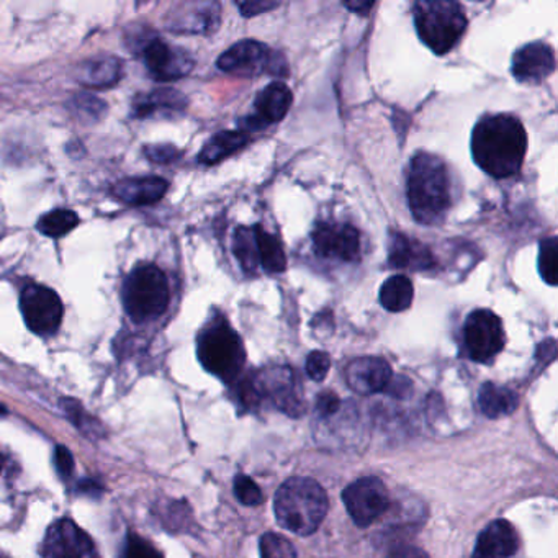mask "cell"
<instances>
[{
  "instance_id": "31",
  "label": "cell",
  "mask_w": 558,
  "mask_h": 558,
  "mask_svg": "<svg viewBox=\"0 0 558 558\" xmlns=\"http://www.w3.org/2000/svg\"><path fill=\"white\" fill-rule=\"evenodd\" d=\"M64 413H66L68 420L84 434V436L90 437V439H97V437L104 436V427L96 417L90 416L83 404L80 401L73 400V398H64L61 401Z\"/></svg>"
},
{
  "instance_id": "16",
  "label": "cell",
  "mask_w": 558,
  "mask_h": 558,
  "mask_svg": "<svg viewBox=\"0 0 558 558\" xmlns=\"http://www.w3.org/2000/svg\"><path fill=\"white\" fill-rule=\"evenodd\" d=\"M292 102L293 94L290 87L280 83V81H274L269 86L264 87L254 99L256 113L246 117L241 122V125L244 126L243 132H257V130L280 122V120L286 119Z\"/></svg>"
},
{
  "instance_id": "41",
  "label": "cell",
  "mask_w": 558,
  "mask_h": 558,
  "mask_svg": "<svg viewBox=\"0 0 558 558\" xmlns=\"http://www.w3.org/2000/svg\"><path fill=\"white\" fill-rule=\"evenodd\" d=\"M385 391L397 398H407L413 391V385H411L407 377L391 378Z\"/></svg>"
},
{
  "instance_id": "37",
  "label": "cell",
  "mask_w": 558,
  "mask_h": 558,
  "mask_svg": "<svg viewBox=\"0 0 558 558\" xmlns=\"http://www.w3.org/2000/svg\"><path fill=\"white\" fill-rule=\"evenodd\" d=\"M146 158L155 165H171L181 159L182 153L172 145H149L143 149Z\"/></svg>"
},
{
  "instance_id": "12",
  "label": "cell",
  "mask_w": 558,
  "mask_h": 558,
  "mask_svg": "<svg viewBox=\"0 0 558 558\" xmlns=\"http://www.w3.org/2000/svg\"><path fill=\"white\" fill-rule=\"evenodd\" d=\"M41 558H100L96 542L70 518L48 529L41 544Z\"/></svg>"
},
{
  "instance_id": "3",
  "label": "cell",
  "mask_w": 558,
  "mask_h": 558,
  "mask_svg": "<svg viewBox=\"0 0 558 558\" xmlns=\"http://www.w3.org/2000/svg\"><path fill=\"white\" fill-rule=\"evenodd\" d=\"M328 495L313 478L293 476L287 480L274 498V512L280 527L296 535L318 531L328 514Z\"/></svg>"
},
{
  "instance_id": "17",
  "label": "cell",
  "mask_w": 558,
  "mask_h": 558,
  "mask_svg": "<svg viewBox=\"0 0 558 558\" xmlns=\"http://www.w3.org/2000/svg\"><path fill=\"white\" fill-rule=\"evenodd\" d=\"M512 76L519 83L538 84L555 71V53L544 41L524 45L512 57Z\"/></svg>"
},
{
  "instance_id": "7",
  "label": "cell",
  "mask_w": 558,
  "mask_h": 558,
  "mask_svg": "<svg viewBox=\"0 0 558 558\" xmlns=\"http://www.w3.org/2000/svg\"><path fill=\"white\" fill-rule=\"evenodd\" d=\"M123 306L133 323L155 322L165 315L171 300L168 277L156 266H142L126 277Z\"/></svg>"
},
{
  "instance_id": "44",
  "label": "cell",
  "mask_w": 558,
  "mask_h": 558,
  "mask_svg": "<svg viewBox=\"0 0 558 558\" xmlns=\"http://www.w3.org/2000/svg\"><path fill=\"white\" fill-rule=\"evenodd\" d=\"M77 489H80V493H83V495L89 496H99L102 495L104 492L102 486H100L96 480H83L80 486H77Z\"/></svg>"
},
{
  "instance_id": "15",
  "label": "cell",
  "mask_w": 558,
  "mask_h": 558,
  "mask_svg": "<svg viewBox=\"0 0 558 558\" xmlns=\"http://www.w3.org/2000/svg\"><path fill=\"white\" fill-rule=\"evenodd\" d=\"M165 22L172 34H214L220 27L221 5L218 2H181L168 12Z\"/></svg>"
},
{
  "instance_id": "34",
  "label": "cell",
  "mask_w": 558,
  "mask_h": 558,
  "mask_svg": "<svg viewBox=\"0 0 558 558\" xmlns=\"http://www.w3.org/2000/svg\"><path fill=\"white\" fill-rule=\"evenodd\" d=\"M234 496L238 501L244 506H257L263 502L264 496L259 486L253 482V478L246 475H238L234 478Z\"/></svg>"
},
{
  "instance_id": "1",
  "label": "cell",
  "mask_w": 558,
  "mask_h": 558,
  "mask_svg": "<svg viewBox=\"0 0 558 558\" xmlns=\"http://www.w3.org/2000/svg\"><path fill=\"white\" fill-rule=\"evenodd\" d=\"M527 153V133L521 120L509 113L485 116L472 132V156L482 171L495 179L521 171Z\"/></svg>"
},
{
  "instance_id": "21",
  "label": "cell",
  "mask_w": 558,
  "mask_h": 558,
  "mask_svg": "<svg viewBox=\"0 0 558 558\" xmlns=\"http://www.w3.org/2000/svg\"><path fill=\"white\" fill-rule=\"evenodd\" d=\"M168 189L169 182L166 179L146 175V178H130L117 182L112 187V194L123 204L145 207L161 201Z\"/></svg>"
},
{
  "instance_id": "33",
  "label": "cell",
  "mask_w": 558,
  "mask_h": 558,
  "mask_svg": "<svg viewBox=\"0 0 558 558\" xmlns=\"http://www.w3.org/2000/svg\"><path fill=\"white\" fill-rule=\"evenodd\" d=\"M260 558H296L292 542L276 532H266L259 541Z\"/></svg>"
},
{
  "instance_id": "23",
  "label": "cell",
  "mask_w": 558,
  "mask_h": 558,
  "mask_svg": "<svg viewBox=\"0 0 558 558\" xmlns=\"http://www.w3.org/2000/svg\"><path fill=\"white\" fill-rule=\"evenodd\" d=\"M123 76L122 60L116 57L90 58L77 66L76 81L86 89H109Z\"/></svg>"
},
{
  "instance_id": "4",
  "label": "cell",
  "mask_w": 558,
  "mask_h": 558,
  "mask_svg": "<svg viewBox=\"0 0 558 558\" xmlns=\"http://www.w3.org/2000/svg\"><path fill=\"white\" fill-rule=\"evenodd\" d=\"M197 355L205 371L227 384L240 377L246 362L243 341L223 315H215L202 329Z\"/></svg>"
},
{
  "instance_id": "20",
  "label": "cell",
  "mask_w": 558,
  "mask_h": 558,
  "mask_svg": "<svg viewBox=\"0 0 558 558\" xmlns=\"http://www.w3.org/2000/svg\"><path fill=\"white\" fill-rule=\"evenodd\" d=\"M388 263L393 269L429 270L436 266L429 247L397 231L390 234Z\"/></svg>"
},
{
  "instance_id": "26",
  "label": "cell",
  "mask_w": 558,
  "mask_h": 558,
  "mask_svg": "<svg viewBox=\"0 0 558 558\" xmlns=\"http://www.w3.org/2000/svg\"><path fill=\"white\" fill-rule=\"evenodd\" d=\"M253 230L254 236H256L259 266L263 267L267 274L283 272L287 267V257L279 238L267 233L260 225H254Z\"/></svg>"
},
{
  "instance_id": "35",
  "label": "cell",
  "mask_w": 558,
  "mask_h": 558,
  "mask_svg": "<svg viewBox=\"0 0 558 558\" xmlns=\"http://www.w3.org/2000/svg\"><path fill=\"white\" fill-rule=\"evenodd\" d=\"M122 558H162V554L151 542L140 535L130 534L123 547Z\"/></svg>"
},
{
  "instance_id": "11",
  "label": "cell",
  "mask_w": 558,
  "mask_h": 558,
  "mask_svg": "<svg viewBox=\"0 0 558 558\" xmlns=\"http://www.w3.org/2000/svg\"><path fill=\"white\" fill-rule=\"evenodd\" d=\"M342 501L354 524L359 527H368L387 511L390 496L380 478L365 476L355 480L342 492Z\"/></svg>"
},
{
  "instance_id": "22",
  "label": "cell",
  "mask_w": 558,
  "mask_h": 558,
  "mask_svg": "<svg viewBox=\"0 0 558 558\" xmlns=\"http://www.w3.org/2000/svg\"><path fill=\"white\" fill-rule=\"evenodd\" d=\"M187 109V97L174 89H156L140 94L132 104V116L138 120L174 117Z\"/></svg>"
},
{
  "instance_id": "8",
  "label": "cell",
  "mask_w": 558,
  "mask_h": 558,
  "mask_svg": "<svg viewBox=\"0 0 558 558\" xmlns=\"http://www.w3.org/2000/svg\"><path fill=\"white\" fill-rule=\"evenodd\" d=\"M217 66L223 73L240 77L260 74L286 77L289 74L286 57L256 40L238 41L218 58Z\"/></svg>"
},
{
  "instance_id": "9",
  "label": "cell",
  "mask_w": 558,
  "mask_h": 558,
  "mask_svg": "<svg viewBox=\"0 0 558 558\" xmlns=\"http://www.w3.org/2000/svg\"><path fill=\"white\" fill-rule=\"evenodd\" d=\"M506 344L501 318L492 310L480 308L466 316L463 345L470 361L489 364Z\"/></svg>"
},
{
  "instance_id": "32",
  "label": "cell",
  "mask_w": 558,
  "mask_h": 558,
  "mask_svg": "<svg viewBox=\"0 0 558 558\" xmlns=\"http://www.w3.org/2000/svg\"><path fill=\"white\" fill-rule=\"evenodd\" d=\"M558 240L557 236L545 238L538 247V272L550 287L558 283Z\"/></svg>"
},
{
  "instance_id": "30",
  "label": "cell",
  "mask_w": 558,
  "mask_h": 558,
  "mask_svg": "<svg viewBox=\"0 0 558 558\" xmlns=\"http://www.w3.org/2000/svg\"><path fill=\"white\" fill-rule=\"evenodd\" d=\"M68 109L84 125H93L106 116L107 104L93 94H77L68 102Z\"/></svg>"
},
{
  "instance_id": "38",
  "label": "cell",
  "mask_w": 558,
  "mask_h": 558,
  "mask_svg": "<svg viewBox=\"0 0 558 558\" xmlns=\"http://www.w3.org/2000/svg\"><path fill=\"white\" fill-rule=\"evenodd\" d=\"M342 404H344V401L338 395L332 393V391H325V393L318 395V400H316V417L318 420H326V417L338 413Z\"/></svg>"
},
{
  "instance_id": "27",
  "label": "cell",
  "mask_w": 558,
  "mask_h": 558,
  "mask_svg": "<svg viewBox=\"0 0 558 558\" xmlns=\"http://www.w3.org/2000/svg\"><path fill=\"white\" fill-rule=\"evenodd\" d=\"M414 299V287L410 277L391 276L380 289V303L387 312L400 313L410 308Z\"/></svg>"
},
{
  "instance_id": "5",
  "label": "cell",
  "mask_w": 558,
  "mask_h": 558,
  "mask_svg": "<svg viewBox=\"0 0 558 558\" xmlns=\"http://www.w3.org/2000/svg\"><path fill=\"white\" fill-rule=\"evenodd\" d=\"M417 37L433 53H449L462 35L466 21L462 5L456 0H420L413 5Z\"/></svg>"
},
{
  "instance_id": "46",
  "label": "cell",
  "mask_w": 558,
  "mask_h": 558,
  "mask_svg": "<svg viewBox=\"0 0 558 558\" xmlns=\"http://www.w3.org/2000/svg\"><path fill=\"white\" fill-rule=\"evenodd\" d=\"M2 466H4V456L0 452V472H2Z\"/></svg>"
},
{
  "instance_id": "18",
  "label": "cell",
  "mask_w": 558,
  "mask_h": 558,
  "mask_svg": "<svg viewBox=\"0 0 558 558\" xmlns=\"http://www.w3.org/2000/svg\"><path fill=\"white\" fill-rule=\"evenodd\" d=\"M393 378L390 364L381 357L354 359L345 368V381L359 395H375L387 390Z\"/></svg>"
},
{
  "instance_id": "40",
  "label": "cell",
  "mask_w": 558,
  "mask_h": 558,
  "mask_svg": "<svg viewBox=\"0 0 558 558\" xmlns=\"http://www.w3.org/2000/svg\"><path fill=\"white\" fill-rule=\"evenodd\" d=\"M243 17H256V15L264 14V12L274 11L280 8V2H267V0H257V2H236Z\"/></svg>"
},
{
  "instance_id": "28",
  "label": "cell",
  "mask_w": 558,
  "mask_h": 558,
  "mask_svg": "<svg viewBox=\"0 0 558 558\" xmlns=\"http://www.w3.org/2000/svg\"><path fill=\"white\" fill-rule=\"evenodd\" d=\"M233 254L241 269L246 274L256 272L259 266V256H257L256 236H254L253 227H238L233 234Z\"/></svg>"
},
{
  "instance_id": "10",
  "label": "cell",
  "mask_w": 558,
  "mask_h": 558,
  "mask_svg": "<svg viewBox=\"0 0 558 558\" xmlns=\"http://www.w3.org/2000/svg\"><path fill=\"white\" fill-rule=\"evenodd\" d=\"M21 312L32 332L48 338L60 329L64 306L54 290L28 283L21 293Z\"/></svg>"
},
{
  "instance_id": "25",
  "label": "cell",
  "mask_w": 558,
  "mask_h": 558,
  "mask_svg": "<svg viewBox=\"0 0 558 558\" xmlns=\"http://www.w3.org/2000/svg\"><path fill=\"white\" fill-rule=\"evenodd\" d=\"M250 142V135L246 132H218L217 135L211 136L204 148H202L201 155H198V162L205 166H214L217 162L223 161L228 156L234 155L240 151L241 148L247 145Z\"/></svg>"
},
{
  "instance_id": "39",
  "label": "cell",
  "mask_w": 558,
  "mask_h": 558,
  "mask_svg": "<svg viewBox=\"0 0 558 558\" xmlns=\"http://www.w3.org/2000/svg\"><path fill=\"white\" fill-rule=\"evenodd\" d=\"M54 466L58 475L63 480H70L74 473V457L71 450L64 446H58L54 449Z\"/></svg>"
},
{
  "instance_id": "2",
  "label": "cell",
  "mask_w": 558,
  "mask_h": 558,
  "mask_svg": "<svg viewBox=\"0 0 558 558\" xmlns=\"http://www.w3.org/2000/svg\"><path fill=\"white\" fill-rule=\"evenodd\" d=\"M408 205L420 225H440L452 207L449 169L439 156L420 151L413 156L408 174Z\"/></svg>"
},
{
  "instance_id": "13",
  "label": "cell",
  "mask_w": 558,
  "mask_h": 558,
  "mask_svg": "<svg viewBox=\"0 0 558 558\" xmlns=\"http://www.w3.org/2000/svg\"><path fill=\"white\" fill-rule=\"evenodd\" d=\"M143 61L149 74L156 81H178L189 76L194 70L195 61L189 51L172 47L161 38H146L140 48Z\"/></svg>"
},
{
  "instance_id": "47",
  "label": "cell",
  "mask_w": 558,
  "mask_h": 558,
  "mask_svg": "<svg viewBox=\"0 0 558 558\" xmlns=\"http://www.w3.org/2000/svg\"><path fill=\"white\" fill-rule=\"evenodd\" d=\"M0 558H9L8 555L4 554V551H0Z\"/></svg>"
},
{
  "instance_id": "6",
  "label": "cell",
  "mask_w": 558,
  "mask_h": 558,
  "mask_svg": "<svg viewBox=\"0 0 558 558\" xmlns=\"http://www.w3.org/2000/svg\"><path fill=\"white\" fill-rule=\"evenodd\" d=\"M241 400L246 407H251V403L267 401L292 417L303 416L306 411L299 378L295 377L292 368L286 365H272L257 372L241 388Z\"/></svg>"
},
{
  "instance_id": "14",
  "label": "cell",
  "mask_w": 558,
  "mask_h": 558,
  "mask_svg": "<svg viewBox=\"0 0 558 558\" xmlns=\"http://www.w3.org/2000/svg\"><path fill=\"white\" fill-rule=\"evenodd\" d=\"M313 247L319 257L357 263L361 259V233L352 225L319 221L313 228Z\"/></svg>"
},
{
  "instance_id": "36",
  "label": "cell",
  "mask_w": 558,
  "mask_h": 558,
  "mask_svg": "<svg viewBox=\"0 0 558 558\" xmlns=\"http://www.w3.org/2000/svg\"><path fill=\"white\" fill-rule=\"evenodd\" d=\"M329 368H331V359H329L328 352H310L308 357H306L305 371L313 381L325 380Z\"/></svg>"
},
{
  "instance_id": "19",
  "label": "cell",
  "mask_w": 558,
  "mask_h": 558,
  "mask_svg": "<svg viewBox=\"0 0 558 558\" xmlns=\"http://www.w3.org/2000/svg\"><path fill=\"white\" fill-rule=\"evenodd\" d=\"M519 548L514 527L505 519L493 521L476 538L472 558H512Z\"/></svg>"
},
{
  "instance_id": "43",
  "label": "cell",
  "mask_w": 558,
  "mask_h": 558,
  "mask_svg": "<svg viewBox=\"0 0 558 558\" xmlns=\"http://www.w3.org/2000/svg\"><path fill=\"white\" fill-rule=\"evenodd\" d=\"M345 9L349 11L357 12L361 15H368V12L374 9V2L372 0H349V2H342Z\"/></svg>"
},
{
  "instance_id": "29",
  "label": "cell",
  "mask_w": 558,
  "mask_h": 558,
  "mask_svg": "<svg viewBox=\"0 0 558 558\" xmlns=\"http://www.w3.org/2000/svg\"><path fill=\"white\" fill-rule=\"evenodd\" d=\"M80 227V217L68 208H57L48 211L38 220V231L48 238H63Z\"/></svg>"
},
{
  "instance_id": "45",
  "label": "cell",
  "mask_w": 558,
  "mask_h": 558,
  "mask_svg": "<svg viewBox=\"0 0 558 558\" xmlns=\"http://www.w3.org/2000/svg\"><path fill=\"white\" fill-rule=\"evenodd\" d=\"M8 414V410H5L4 404H0V416H5Z\"/></svg>"
},
{
  "instance_id": "24",
  "label": "cell",
  "mask_w": 558,
  "mask_h": 558,
  "mask_svg": "<svg viewBox=\"0 0 558 558\" xmlns=\"http://www.w3.org/2000/svg\"><path fill=\"white\" fill-rule=\"evenodd\" d=\"M518 404V395L511 388L501 387L492 381H486L480 387L478 407L486 417L496 420V417L508 416V414L514 413Z\"/></svg>"
},
{
  "instance_id": "42",
  "label": "cell",
  "mask_w": 558,
  "mask_h": 558,
  "mask_svg": "<svg viewBox=\"0 0 558 558\" xmlns=\"http://www.w3.org/2000/svg\"><path fill=\"white\" fill-rule=\"evenodd\" d=\"M387 558H430L423 548L414 547V545H401L395 548Z\"/></svg>"
}]
</instances>
